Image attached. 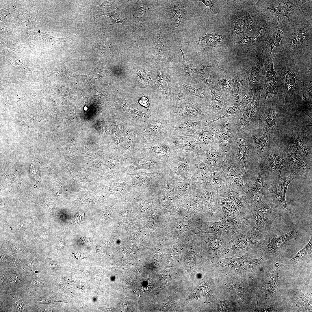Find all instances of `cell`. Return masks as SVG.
Wrapping results in <instances>:
<instances>
[{"mask_svg": "<svg viewBox=\"0 0 312 312\" xmlns=\"http://www.w3.org/2000/svg\"><path fill=\"white\" fill-rule=\"evenodd\" d=\"M274 68L277 73L276 92L284 96L285 105L306 114L311 109L303 100L308 87L312 84V64L304 61L277 55Z\"/></svg>", "mask_w": 312, "mask_h": 312, "instance_id": "1", "label": "cell"}, {"mask_svg": "<svg viewBox=\"0 0 312 312\" xmlns=\"http://www.w3.org/2000/svg\"><path fill=\"white\" fill-rule=\"evenodd\" d=\"M172 86V99L168 106L171 124L191 120L210 121L218 118L210 104L181 90L175 77Z\"/></svg>", "mask_w": 312, "mask_h": 312, "instance_id": "2", "label": "cell"}, {"mask_svg": "<svg viewBox=\"0 0 312 312\" xmlns=\"http://www.w3.org/2000/svg\"><path fill=\"white\" fill-rule=\"evenodd\" d=\"M202 68H197L194 77L203 81L209 89L211 96V107L218 118L226 112L230 105L215 78L214 66L201 64Z\"/></svg>", "mask_w": 312, "mask_h": 312, "instance_id": "3", "label": "cell"}, {"mask_svg": "<svg viewBox=\"0 0 312 312\" xmlns=\"http://www.w3.org/2000/svg\"><path fill=\"white\" fill-rule=\"evenodd\" d=\"M280 105L276 100L267 103L265 111L260 120L257 131L268 134L272 137L278 134L284 126V120L287 107Z\"/></svg>", "mask_w": 312, "mask_h": 312, "instance_id": "4", "label": "cell"}, {"mask_svg": "<svg viewBox=\"0 0 312 312\" xmlns=\"http://www.w3.org/2000/svg\"><path fill=\"white\" fill-rule=\"evenodd\" d=\"M277 213L273 208L272 204L259 202L251 213L255 221V224L246 232V234L252 237H263L270 229V227Z\"/></svg>", "mask_w": 312, "mask_h": 312, "instance_id": "5", "label": "cell"}, {"mask_svg": "<svg viewBox=\"0 0 312 312\" xmlns=\"http://www.w3.org/2000/svg\"><path fill=\"white\" fill-rule=\"evenodd\" d=\"M288 38V45L279 55L302 59L304 54L303 49L309 43L312 44L311 23L302 25L291 32Z\"/></svg>", "mask_w": 312, "mask_h": 312, "instance_id": "6", "label": "cell"}, {"mask_svg": "<svg viewBox=\"0 0 312 312\" xmlns=\"http://www.w3.org/2000/svg\"><path fill=\"white\" fill-rule=\"evenodd\" d=\"M221 167L226 184L248 194L252 181L256 180L252 175L243 173L239 166L233 161L230 157H225Z\"/></svg>", "mask_w": 312, "mask_h": 312, "instance_id": "7", "label": "cell"}, {"mask_svg": "<svg viewBox=\"0 0 312 312\" xmlns=\"http://www.w3.org/2000/svg\"><path fill=\"white\" fill-rule=\"evenodd\" d=\"M246 232L240 231L234 234L225 245L220 257L242 255L251 248L262 247L263 237H252L248 235Z\"/></svg>", "mask_w": 312, "mask_h": 312, "instance_id": "8", "label": "cell"}, {"mask_svg": "<svg viewBox=\"0 0 312 312\" xmlns=\"http://www.w3.org/2000/svg\"><path fill=\"white\" fill-rule=\"evenodd\" d=\"M262 89L254 92L251 101L248 104L239 118L237 119L236 131L244 133L249 130L257 131L262 114L259 110V102Z\"/></svg>", "mask_w": 312, "mask_h": 312, "instance_id": "9", "label": "cell"}, {"mask_svg": "<svg viewBox=\"0 0 312 312\" xmlns=\"http://www.w3.org/2000/svg\"><path fill=\"white\" fill-rule=\"evenodd\" d=\"M170 124L169 119L163 120L157 119L150 121L138 128L137 144L164 140L167 135Z\"/></svg>", "mask_w": 312, "mask_h": 312, "instance_id": "10", "label": "cell"}, {"mask_svg": "<svg viewBox=\"0 0 312 312\" xmlns=\"http://www.w3.org/2000/svg\"><path fill=\"white\" fill-rule=\"evenodd\" d=\"M299 177L298 174L291 171L288 176L272 180L268 185L267 194L272 199V207L277 213L287 212L289 209L286 200V194L289 184Z\"/></svg>", "mask_w": 312, "mask_h": 312, "instance_id": "11", "label": "cell"}, {"mask_svg": "<svg viewBox=\"0 0 312 312\" xmlns=\"http://www.w3.org/2000/svg\"><path fill=\"white\" fill-rule=\"evenodd\" d=\"M262 159L264 173L272 180L281 178L282 170L288 165L284 156L283 146L272 142Z\"/></svg>", "mask_w": 312, "mask_h": 312, "instance_id": "12", "label": "cell"}, {"mask_svg": "<svg viewBox=\"0 0 312 312\" xmlns=\"http://www.w3.org/2000/svg\"><path fill=\"white\" fill-rule=\"evenodd\" d=\"M254 148L252 138H246L243 133L236 132L232 139L230 148L231 160L243 169L245 174L249 175L247 165V156Z\"/></svg>", "mask_w": 312, "mask_h": 312, "instance_id": "13", "label": "cell"}, {"mask_svg": "<svg viewBox=\"0 0 312 312\" xmlns=\"http://www.w3.org/2000/svg\"><path fill=\"white\" fill-rule=\"evenodd\" d=\"M237 121L235 118L228 117L212 122L218 130L214 136L213 141L220 147L226 158L230 157V148L232 139L236 132Z\"/></svg>", "mask_w": 312, "mask_h": 312, "instance_id": "14", "label": "cell"}, {"mask_svg": "<svg viewBox=\"0 0 312 312\" xmlns=\"http://www.w3.org/2000/svg\"><path fill=\"white\" fill-rule=\"evenodd\" d=\"M255 57L244 69L248 77L250 91L253 92L263 88L265 78L264 65L266 58L263 49Z\"/></svg>", "mask_w": 312, "mask_h": 312, "instance_id": "15", "label": "cell"}, {"mask_svg": "<svg viewBox=\"0 0 312 312\" xmlns=\"http://www.w3.org/2000/svg\"><path fill=\"white\" fill-rule=\"evenodd\" d=\"M122 119L123 133L121 156L129 165L135 160L137 153V128L122 116Z\"/></svg>", "mask_w": 312, "mask_h": 312, "instance_id": "16", "label": "cell"}, {"mask_svg": "<svg viewBox=\"0 0 312 312\" xmlns=\"http://www.w3.org/2000/svg\"><path fill=\"white\" fill-rule=\"evenodd\" d=\"M264 263L262 256L258 259H253L249 257L248 253H246L239 258L233 256L221 259L218 264L229 271L246 273L254 270Z\"/></svg>", "mask_w": 312, "mask_h": 312, "instance_id": "17", "label": "cell"}, {"mask_svg": "<svg viewBox=\"0 0 312 312\" xmlns=\"http://www.w3.org/2000/svg\"><path fill=\"white\" fill-rule=\"evenodd\" d=\"M219 195L229 198L237 206L240 212L244 216L251 213L258 203L255 202L250 196L226 184L219 190Z\"/></svg>", "mask_w": 312, "mask_h": 312, "instance_id": "18", "label": "cell"}, {"mask_svg": "<svg viewBox=\"0 0 312 312\" xmlns=\"http://www.w3.org/2000/svg\"><path fill=\"white\" fill-rule=\"evenodd\" d=\"M298 236V233L295 227L281 235H276L270 229L263 236L261 256L275 252L286 244L296 240Z\"/></svg>", "mask_w": 312, "mask_h": 312, "instance_id": "19", "label": "cell"}, {"mask_svg": "<svg viewBox=\"0 0 312 312\" xmlns=\"http://www.w3.org/2000/svg\"><path fill=\"white\" fill-rule=\"evenodd\" d=\"M137 148L138 152L160 161L170 157L172 150L174 149L165 139L159 141L137 144Z\"/></svg>", "mask_w": 312, "mask_h": 312, "instance_id": "20", "label": "cell"}, {"mask_svg": "<svg viewBox=\"0 0 312 312\" xmlns=\"http://www.w3.org/2000/svg\"><path fill=\"white\" fill-rule=\"evenodd\" d=\"M235 72V79L231 91L226 99L230 106L240 102L250 91L247 75L243 69Z\"/></svg>", "mask_w": 312, "mask_h": 312, "instance_id": "21", "label": "cell"}, {"mask_svg": "<svg viewBox=\"0 0 312 312\" xmlns=\"http://www.w3.org/2000/svg\"><path fill=\"white\" fill-rule=\"evenodd\" d=\"M287 134L286 141L283 147H286L296 153L305 161L311 164L312 156L309 151L305 142L299 129L291 128Z\"/></svg>", "mask_w": 312, "mask_h": 312, "instance_id": "22", "label": "cell"}, {"mask_svg": "<svg viewBox=\"0 0 312 312\" xmlns=\"http://www.w3.org/2000/svg\"><path fill=\"white\" fill-rule=\"evenodd\" d=\"M266 3V10L272 15L278 18V24L283 16L289 19L294 16L300 8L294 2L293 0L264 1Z\"/></svg>", "mask_w": 312, "mask_h": 312, "instance_id": "23", "label": "cell"}, {"mask_svg": "<svg viewBox=\"0 0 312 312\" xmlns=\"http://www.w3.org/2000/svg\"><path fill=\"white\" fill-rule=\"evenodd\" d=\"M205 120H191L170 124L168 134L178 135L196 138L199 131L205 125Z\"/></svg>", "mask_w": 312, "mask_h": 312, "instance_id": "24", "label": "cell"}, {"mask_svg": "<svg viewBox=\"0 0 312 312\" xmlns=\"http://www.w3.org/2000/svg\"><path fill=\"white\" fill-rule=\"evenodd\" d=\"M156 73L157 83L168 106L172 99V80L176 75L175 68L169 67L164 70H159Z\"/></svg>", "mask_w": 312, "mask_h": 312, "instance_id": "25", "label": "cell"}, {"mask_svg": "<svg viewBox=\"0 0 312 312\" xmlns=\"http://www.w3.org/2000/svg\"><path fill=\"white\" fill-rule=\"evenodd\" d=\"M202 244L208 254L214 260H218L226 244L230 239L221 235L213 233L201 236Z\"/></svg>", "mask_w": 312, "mask_h": 312, "instance_id": "26", "label": "cell"}, {"mask_svg": "<svg viewBox=\"0 0 312 312\" xmlns=\"http://www.w3.org/2000/svg\"><path fill=\"white\" fill-rule=\"evenodd\" d=\"M119 114L127 119L137 128L150 121L158 119L135 109L125 99L123 102L119 103Z\"/></svg>", "mask_w": 312, "mask_h": 312, "instance_id": "27", "label": "cell"}, {"mask_svg": "<svg viewBox=\"0 0 312 312\" xmlns=\"http://www.w3.org/2000/svg\"><path fill=\"white\" fill-rule=\"evenodd\" d=\"M283 147L284 157L291 171L304 177L311 176V167L306 163L295 152Z\"/></svg>", "mask_w": 312, "mask_h": 312, "instance_id": "28", "label": "cell"}, {"mask_svg": "<svg viewBox=\"0 0 312 312\" xmlns=\"http://www.w3.org/2000/svg\"><path fill=\"white\" fill-rule=\"evenodd\" d=\"M198 152L202 159L211 168L221 166L224 159L222 149L213 141L210 144L202 147Z\"/></svg>", "mask_w": 312, "mask_h": 312, "instance_id": "29", "label": "cell"}, {"mask_svg": "<svg viewBox=\"0 0 312 312\" xmlns=\"http://www.w3.org/2000/svg\"><path fill=\"white\" fill-rule=\"evenodd\" d=\"M132 179L131 184L127 187V192L136 194H141L146 192L150 184L151 180L157 175L141 170L134 174L128 173L125 174Z\"/></svg>", "mask_w": 312, "mask_h": 312, "instance_id": "30", "label": "cell"}, {"mask_svg": "<svg viewBox=\"0 0 312 312\" xmlns=\"http://www.w3.org/2000/svg\"><path fill=\"white\" fill-rule=\"evenodd\" d=\"M218 207L220 219L219 220L228 221L244 217L236 204L230 199L219 195Z\"/></svg>", "mask_w": 312, "mask_h": 312, "instance_id": "31", "label": "cell"}, {"mask_svg": "<svg viewBox=\"0 0 312 312\" xmlns=\"http://www.w3.org/2000/svg\"><path fill=\"white\" fill-rule=\"evenodd\" d=\"M175 149L198 151L202 146L197 138L178 135H167L165 139Z\"/></svg>", "mask_w": 312, "mask_h": 312, "instance_id": "32", "label": "cell"}, {"mask_svg": "<svg viewBox=\"0 0 312 312\" xmlns=\"http://www.w3.org/2000/svg\"><path fill=\"white\" fill-rule=\"evenodd\" d=\"M257 177L254 184L250 187L248 194L253 200L258 203L261 200L263 196L267 194L268 185L264 180L265 174L263 159L257 161Z\"/></svg>", "mask_w": 312, "mask_h": 312, "instance_id": "33", "label": "cell"}, {"mask_svg": "<svg viewBox=\"0 0 312 312\" xmlns=\"http://www.w3.org/2000/svg\"><path fill=\"white\" fill-rule=\"evenodd\" d=\"M196 79L195 82L189 85L177 81L179 87L182 91L200 98L206 103L210 105L211 96L209 89L203 81Z\"/></svg>", "mask_w": 312, "mask_h": 312, "instance_id": "34", "label": "cell"}, {"mask_svg": "<svg viewBox=\"0 0 312 312\" xmlns=\"http://www.w3.org/2000/svg\"><path fill=\"white\" fill-rule=\"evenodd\" d=\"M180 50L183 56L182 65L179 68H175V76L178 81L190 85L196 81V78L194 77V75L196 68L193 66L185 52L181 49Z\"/></svg>", "mask_w": 312, "mask_h": 312, "instance_id": "35", "label": "cell"}, {"mask_svg": "<svg viewBox=\"0 0 312 312\" xmlns=\"http://www.w3.org/2000/svg\"><path fill=\"white\" fill-rule=\"evenodd\" d=\"M161 161L138 152L135 160L130 165L124 167L121 169L120 174L134 172L141 169H148L160 164Z\"/></svg>", "mask_w": 312, "mask_h": 312, "instance_id": "36", "label": "cell"}, {"mask_svg": "<svg viewBox=\"0 0 312 312\" xmlns=\"http://www.w3.org/2000/svg\"><path fill=\"white\" fill-rule=\"evenodd\" d=\"M214 72L216 81L226 99L232 89L235 78V72L230 73L222 69L218 62L215 66Z\"/></svg>", "mask_w": 312, "mask_h": 312, "instance_id": "37", "label": "cell"}, {"mask_svg": "<svg viewBox=\"0 0 312 312\" xmlns=\"http://www.w3.org/2000/svg\"><path fill=\"white\" fill-rule=\"evenodd\" d=\"M275 55L273 57L265 60L264 65L265 83L263 90L266 92L276 94L277 81V73L274 68Z\"/></svg>", "mask_w": 312, "mask_h": 312, "instance_id": "38", "label": "cell"}, {"mask_svg": "<svg viewBox=\"0 0 312 312\" xmlns=\"http://www.w3.org/2000/svg\"><path fill=\"white\" fill-rule=\"evenodd\" d=\"M233 18L235 24L234 27L229 32L233 37L234 35L247 30H251L254 28V23L256 19L251 12H248L245 16L242 17L237 16L234 14Z\"/></svg>", "mask_w": 312, "mask_h": 312, "instance_id": "39", "label": "cell"}, {"mask_svg": "<svg viewBox=\"0 0 312 312\" xmlns=\"http://www.w3.org/2000/svg\"><path fill=\"white\" fill-rule=\"evenodd\" d=\"M254 148L252 151L254 157L258 161L263 158L266 152L273 142L272 137L270 135L263 133L261 137H257L252 134Z\"/></svg>", "mask_w": 312, "mask_h": 312, "instance_id": "40", "label": "cell"}, {"mask_svg": "<svg viewBox=\"0 0 312 312\" xmlns=\"http://www.w3.org/2000/svg\"><path fill=\"white\" fill-rule=\"evenodd\" d=\"M254 92L250 91L240 102L229 107L224 115L214 120L207 122V124L209 125L215 121L228 117H234L238 119L246 106L252 100Z\"/></svg>", "mask_w": 312, "mask_h": 312, "instance_id": "41", "label": "cell"}, {"mask_svg": "<svg viewBox=\"0 0 312 312\" xmlns=\"http://www.w3.org/2000/svg\"><path fill=\"white\" fill-rule=\"evenodd\" d=\"M113 144L116 153L121 156L122 147L123 133L122 116L116 115L114 118L112 124Z\"/></svg>", "mask_w": 312, "mask_h": 312, "instance_id": "42", "label": "cell"}, {"mask_svg": "<svg viewBox=\"0 0 312 312\" xmlns=\"http://www.w3.org/2000/svg\"><path fill=\"white\" fill-rule=\"evenodd\" d=\"M218 130L213 122L207 125L205 124V125L198 132L196 138L202 147L207 146L213 142L214 136Z\"/></svg>", "mask_w": 312, "mask_h": 312, "instance_id": "43", "label": "cell"}, {"mask_svg": "<svg viewBox=\"0 0 312 312\" xmlns=\"http://www.w3.org/2000/svg\"><path fill=\"white\" fill-rule=\"evenodd\" d=\"M210 171V181L213 186L219 190L226 185V181L221 166L211 167Z\"/></svg>", "mask_w": 312, "mask_h": 312, "instance_id": "44", "label": "cell"}, {"mask_svg": "<svg viewBox=\"0 0 312 312\" xmlns=\"http://www.w3.org/2000/svg\"><path fill=\"white\" fill-rule=\"evenodd\" d=\"M283 36V29L278 26L274 28L272 32V36L269 38L268 47L266 51L268 55L271 56L273 49L279 45Z\"/></svg>", "mask_w": 312, "mask_h": 312, "instance_id": "45", "label": "cell"}, {"mask_svg": "<svg viewBox=\"0 0 312 312\" xmlns=\"http://www.w3.org/2000/svg\"><path fill=\"white\" fill-rule=\"evenodd\" d=\"M312 237L308 242L290 260L292 262H302L311 259Z\"/></svg>", "mask_w": 312, "mask_h": 312, "instance_id": "46", "label": "cell"}, {"mask_svg": "<svg viewBox=\"0 0 312 312\" xmlns=\"http://www.w3.org/2000/svg\"><path fill=\"white\" fill-rule=\"evenodd\" d=\"M277 269H274L267 280V284L269 288H267L266 294L272 297L276 296L277 287L280 280L279 271Z\"/></svg>", "mask_w": 312, "mask_h": 312, "instance_id": "47", "label": "cell"}, {"mask_svg": "<svg viewBox=\"0 0 312 312\" xmlns=\"http://www.w3.org/2000/svg\"><path fill=\"white\" fill-rule=\"evenodd\" d=\"M222 39V34L214 33L206 34L200 40L201 44L207 46L214 47L217 45Z\"/></svg>", "mask_w": 312, "mask_h": 312, "instance_id": "48", "label": "cell"}, {"mask_svg": "<svg viewBox=\"0 0 312 312\" xmlns=\"http://www.w3.org/2000/svg\"><path fill=\"white\" fill-rule=\"evenodd\" d=\"M267 21L265 26L261 28H259L260 30L257 35L255 36L256 41H260L264 38L265 35L269 31L271 25V20L269 16H266Z\"/></svg>", "mask_w": 312, "mask_h": 312, "instance_id": "49", "label": "cell"}, {"mask_svg": "<svg viewBox=\"0 0 312 312\" xmlns=\"http://www.w3.org/2000/svg\"><path fill=\"white\" fill-rule=\"evenodd\" d=\"M246 288L242 287L238 285L234 284L231 287V291L234 296L238 298L242 296Z\"/></svg>", "mask_w": 312, "mask_h": 312, "instance_id": "50", "label": "cell"}, {"mask_svg": "<svg viewBox=\"0 0 312 312\" xmlns=\"http://www.w3.org/2000/svg\"><path fill=\"white\" fill-rule=\"evenodd\" d=\"M29 170L31 174L36 180H38L40 177L38 174V168L36 166L31 164Z\"/></svg>", "mask_w": 312, "mask_h": 312, "instance_id": "51", "label": "cell"}, {"mask_svg": "<svg viewBox=\"0 0 312 312\" xmlns=\"http://www.w3.org/2000/svg\"><path fill=\"white\" fill-rule=\"evenodd\" d=\"M204 3L208 7L211 11L215 13H217L216 10L215 9L213 1L200 0Z\"/></svg>", "mask_w": 312, "mask_h": 312, "instance_id": "52", "label": "cell"}, {"mask_svg": "<svg viewBox=\"0 0 312 312\" xmlns=\"http://www.w3.org/2000/svg\"><path fill=\"white\" fill-rule=\"evenodd\" d=\"M256 40V39L255 36L254 37H250L248 36H246L242 38L239 42V43L241 44H245L250 43L255 41Z\"/></svg>", "mask_w": 312, "mask_h": 312, "instance_id": "53", "label": "cell"}, {"mask_svg": "<svg viewBox=\"0 0 312 312\" xmlns=\"http://www.w3.org/2000/svg\"><path fill=\"white\" fill-rule=\"evenodd\" d=\"M139 103L142 105L148 108L149 105V101L146 97L143 96L139 100Z\"/></svg>", "mask_w": 312, "mask_h": 312, "instance_id": "54", "label": "cell"}, {"mask_svg": "<svg viewBox=\"0 0 312 312\" xmlns=\"http://www.w3.org/2000/svg\"><path fill=\"white\" fill-rule=\"evenodd\" d=\"M31 284L36 287H39L43 285V283L38 278H34L32 281Z\"/></svg>", "mask_w": 312, "mask_h": 312, "instance_id": "55", "label": "cell"}, {"mask_svg": "<svg viewBox=\"0 0 312 312\" xmlns=\"http://www.w3.org/2000/svg\"><path fill=\"white\" fill-rule=\"evenodd\" d=\"M38 32H40V31H38Z\"/></svg>", "mask_w": 312, "mask_h": 312, "instance_id": "56", "label": "cell"}]
</instances>
